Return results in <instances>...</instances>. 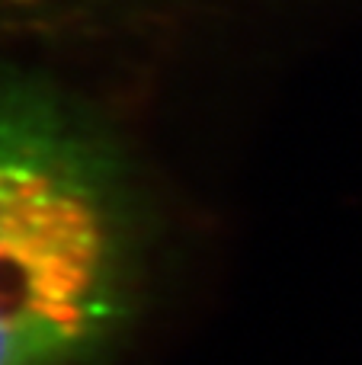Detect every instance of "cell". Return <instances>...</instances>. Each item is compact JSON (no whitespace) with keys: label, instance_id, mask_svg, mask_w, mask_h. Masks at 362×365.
Listing matches in <instances>:
<instances>
[{"label":"cell","instance_id":"cell-1","mask_svg":"<svg viewBox=\"0 0 362 365\" xmlns=\"http://www.w3.org/2000/svg\"><path fill=\"white\" fill-rule=\"evenodd\" d=\"M164 231L87 109L0 77V365H119L151 314Z\"/></svg>","mask_w":362,"mask_h":365},{"label":"cell","instance_id":"cell-2","mask_svg":"<svg viewBox=\"0 0 362 365\" xmlns=\"http://www.w3.org/2000/svg\"><path fill=\"white\" fill-rule=\"evenodd\" d=\"M74 0H0V16H32L45 10H61Z\"/></svg>","mask_w":362,"mask_h":365}]
</instances>
